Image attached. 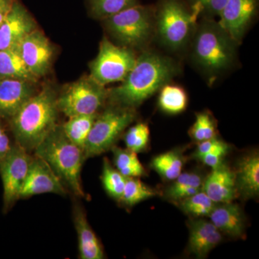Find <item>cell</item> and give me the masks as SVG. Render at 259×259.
<instances>
[{
    "label": "cell",
    "mask_w": 259,
    "mask_h": 259,
    "mask_svg": "<svg viewBox=\"0 0 259 259\" xmlns=\"http://www.w3.org/2000/svg\"><path fill=\"white\" fill-rule=\"evenodd\" d=\"M177 72L176 64L169 58L152 51L143 53L120 84L109 89L107 103L136 109Z\"/></svg>",
    "instance_id": "6da1fadb"
},
{
    "label": "cell",
    "mask_w": 259,
    "mask_h": 259,
    "mask_svg": "<svg viewBox=\"0 0 259 259\" xmlns=\"http://www.w3.org/2000/svg\"><path fill=\"white\" fill-rule=\"evenodd\" d=\"M57 90L46 83L8 120L15 143L29 153L34 151L56 125L59 114Z\"/></svg>",
    "instance_id": "7a4b0ae2"
},
{
    "label": "cell",
    "mask_w": 259,
    "mask_h": 259,
    "mask_svg": "<svg viewBox=\"0 0 259 259\" xmlns=\"http://www.w3.org/2000/svg\"><path fill=\"white\" fill-rule=\"evenodd\" d=\"M33 152L51 166L68 192L76 197H84L81 178L83 151L70 141L61 125L58 124Z\"/></svg>",
    "instance_id": "3957f363"
},
{
    "label": "cell",
    "mask_w": 259,
    "mask_h": 259,
    "mask_svg": "<svg viewBox=\"0 0 259 259\" xmlns=\"http://www.w3.org/2000/svg\"><path fill=\"white\" fill-rule=\"evenodd\" d=\"M236 44L219 23L204 20L194 37V60L207 72H221L228 69L234 61Z\"/></svg>",
    "instance_id": "277c9868"
},
{
    "label": "cell",
    "mask_w": 259,
    "mask_h": 259,
    "mask_svg": "<svg viewBox=\"0 0 259 259\" xmlns=\"http://www.w3.org/2000/svg\"><path fill=\"white\" fill-rule=\"evenodd\" d=\"M107 32L120 47L141 49L155 30V8L135 5L102 20Z\"/></svg>",
    "instance_id": "5b68a950"
},
{
    "label": "cell",
    "mask_w": 259,
    "mask_h": 259,
    "mask_svg": "<svg viewBox=\"0 0 259 259\" xmlns=\"http://www.w3.org/2000/svg\"><path fill=\"white\" fill-rule=\"evenodd\" d=\"M198 16L184 0H159L155 7V29L165 46L177 50L190 40Z\"/></svg>",
    "instance_id": "8992f818"
},
{
    "label": "cell",
    "mask_w": 259,
    "mask_h": 259,
    "mask_svg": "<svg viewBox=\"0 0 259 259\" xmlns=\"http://www.w3.org/2000/svg\"><path fill=\"white\" fill-rule=\"evenodd\" d=\"M136 116V109L108 103L99 112L89 135L83 149L85 160L111 150Z\"/></svg>",
    "instance_id": "52a82bcc"
},
{
    "label": "cell",
    "mask_w": 259,
    "mask_h": 259,
    "mask_svg": "<svg viewBox=\"0 0 259 259\" xmlns=\"http://www.w3.org/2000/svg\"><path fill=\"white\" fill-rule=\"evenodd\" d=\"M108 90L90 75L64 85L58 92L57 106L66 117L98 113L106 105Z\"/></svg>",
    "instance_id": "ba28073f"
},
{
    "label": "cell",
    "mask_w": 259,
    "mask_h": 259,
    "mask_svg": "<svg viewBox=\"0 0 259 259\" xmlns=\"http://www.w3.org/2000/svg\"><path fill=\"white\" fill-rule=\"evenodd\" d=\"M134 50L116 45L107 37L100 42L98 54L90 64V76L100 84L122 81L136 63Z\"/></svg>",
    "instance_id": "9c48e42d"
},
{
    "label": "cell",
    "mask_w": 259,
    "mask_h": 259,
    "mask_svg": "<svg viewBox=\"0 0 259 259\" xmlns=\"http://www.w3.org/2000/svg\"><path fill=\"white\" fill-rule=\"evenodd\" d=\"M32 155L14 143L0 158V176L3 185V212H8L19 199V194L32 159Z\"/></svg>",
    "instance_id": "30bf717a"
},
{
    "label": "cell",
    "mask_w": 259,
    "mask_h": 259,
    "mask_svg": "<svg viewBox=\"0 0 259 259\" xmlns=\"http://www.w3.org/2000/svg\"><path fill=\"white\" fill-rule=\"evenodd\" d=\"M18 49L29 71L37 79L50 72L56 48L41 30L37 28L30 32L20 42Z\"/></svg>",
    "instance_id": "8fae6325"
},
{
    "label": "cell",
    "mask_w": 259,
    "mask_h": 259,
    "mask_svg": "<svg viewBox=\"0 0 259 259\" xmlns=\"http://www.w3.org/2000/svg\"><path fill=\"white\" fill-rule=\"evenodd\" d=\"M46 193L66 195L68 190L47 162L33 155L19 199Z\"/></svg>",
    "instance_id": "7c38bea8"
},
{
    "label": "cell",
    "mask_w": 259,
    "mask_h": 259,
    "mask_svg": "<svg viewBox=\"0 0 259 259\" xmlns=\"http://www.w3.org/2000/svg\"><path fill=\"white\" fill-rule=\"evenodd\" d=\"M38 28L36 20L20 0H16L0 24V50L18 47L30 32Z\"/></svg>",
    "instance_id": "4fadbf2b"
},
{
    "label": "cell",
    "mask_w": 259,
    "mask_h": 259,
    "mask_svg": "<svg viewBox=\"0 0 259 259\" xmlns=\"http://www.w3.org/2000/svg\"><path fill=\"white\" fill-rule=\"evenodd\" d=\"M258 0H227L218 23L238 42L257 14Z\"/></svg>",
    "instance_id": "5bb4252c"
},
{
    "label": "cell",
    "mask_w": 259,
    "mask_h": 259,
    "mask_svg": "<svg viewBox=\"0 0 259 259\" xmlns=\"http://www.w3.org/2000/svg\"><path fill=\"white\" fill-rule=\"evenodd\" d=\"M40 88L38 82L0 78V117L9 120Z\"/></svg>",
    "instance_id": "9a60e30c"
},
{
    "label": "cell",
    "mask_w": 259,
    "mask_h": 259,
    "mask_svg": "<svg viewBox=\"0 0 259 259\" xmlns=\"http://www.w3.org/2000/svg\"><path fill=\"white\" fill-rule=\"evenodd\" d=\"M202 190L214 203L233 202L238 196L235 171L222 162L204 180Z\"/></svg>",
    "instance_id": "2e32d148"
},
{
    "label": "cell",
    "mask_w": 259,
    "mask_h": 259,
    "mask_svg": "<svg viewBox=\"0 0 259 259\" xmlns=\"http://www.w3.org/2000/svg\"><path fill=\"white\" fill-rule=\"evenodd\" d=\"M73 220L79 243V258L102 259L105 258L103 248L87 218L82 206L75 202L73 206Z\"/></svg>",
    "instance_id": "e0dca14e"
},
{
    "label": "cell",
    "mask_w": 259,
    "mask_h": 259,
    "mask_svg": "<svg viewBox=\"0 0 259 259\" xmlns=\"http://www.w3.org/2000/svg\"><path fill=\"white\" fill-rule=\"evenodd\" d=\"M221 241V232L210 221L197 220L190 223L188 248L197 258L205 257Z\"/></svg>",
    "instance_id": "ac0fdd59"
},
{
    "label": "cell",
    "mask_w": 259,
    "mask_h": 259,
    "mask_svg": "<svg viewBox=\"0 0 259 259\" xmlns=\"http://www.w3.org/2000/svg\"><path fill=\"white\" fill-rule=\"evenodd\" d=\"M209 217L221 233L234 238H239L244 233V214L241 207L233 202L216 204Z\"/></svg>",
    "instance_id": "d6986e66"
},
{
    "label": "cell",
    "mask_w": 259,
    "mask_h": 259,
    "mask_svg": "<svg viewBox=\"0 0 259 259\" xmlns=\"http://www.w3.org/2000/svg\"><path fill=\"white\" fill-rule=\"evenodd\" d=\"M236 175L238 194L243 198H253L259 193V157L254 153L241 158L237 164Z\"/></svg>",
    "instance_id": "ffe728a7"
},
{
    "label": "cell",
    "mask_w": 259,
    "mask_h": 259,
    "mask_svg": "<svg viewBox=\"0 0 259 259\" xmlns=\"http://www.w3.org/2000/svg\"><path fill=\"white\" fill-rule=\"evenodd\" d=\"M0 78L27 80L38 82L29 71L20 55L18 47L0 50Z\"/></svg>",
    "instance_id": "44dd1931"
},
{
    "label": "cell",
    "mask_w": 259,
    "mask_h": 259,
    "mask_svg": "<svg viewBox=\"0 0 259 259\" xmlns=\"http://www.w3.org/2000/svg\"><path fill=\"white\" fill-rule=\"evenodd\" d=\"M98 113L73 116L61 125L70 141L83 151Z\"/></svg>",
    "instance_id": "7402d4cb"
},
{
    "label": "cell",
    "mask_w": 259,
    "mask_h": 259,
    "mask_svg": "<svg viewBox=\"0 0 259 259\" xmlns=\"http://www.w3.org/2000/svg\"><path fill=\"white\" fill-rule=\"evenodd\" d=\"M204 181L198 174L181 173L166 191V196L172 200L181 201L202 190Z\"/></svg>",
    "instance_id": "603a6c76"
},
{
    "label": "cell",
    "mask_w": 259,
    "mask_h": 259,
    "mask_svg": "<svg viewBox=\"0 0 259 259\" xmlns=\"http://www.w3.org/2000/svg\"><path fill=\"white\" fill-rule=\"evenodd\" d=\"M88 13L92 18L103 20L135 5L139 0H85Z\"/></svg>",
    "instance_id": "cb8c5ba5"
},
{
    "label": "cell",
    "mask_w": 259,
    "mask_h": 259,
    "mask_svg": "<svg viewBox=\"0 0 259 259\" xmlns=\"http://www.w3.org/2000/svg\"><path fill=\"white\" fill-rule=\"evenodd\" d=\"M160 90L158 105L163 111L169 114H177L185 110L188 98L183 88L177 85L166 83Z\"/></svg>",
    "instance_id": "d4e9b609"
},
{
    "label": "cell",
    "mask_w": 259,
    "mask_h": 259,
    "mask_svg": "<svg viewBox=\"0 0 259 259\" xmlns=\"http://www.w3.org/2000/svg\"><path fill=\"white\" fill-rule=\"evenodd\" d=\"M113 161L115 168L127 177H139L145 175V168L138 158L137 153L125 148L113 146Z\"/></svg>",
    "instance_id": "484cf974"
},
{
    "label": "cell",
    "mask_w": 259,
    "mask_h": 259,
    "mask_svg": "<svg viewBox=\"0 0 259 259\" xmlns=\"http://www.w3.org/2000/svg\"><path fill=\"white\" fill-rule=\"evenodd\" d=\"M184 162L182 155L177 151H169L153 158L151 166L153 169L168 180H175L182 173Z\"/></svg>",
    "instance_id": "4316f807"
},
{
    "label": "cell",
    "mask_w": 259,
    "mask_h": 259,
    "mask_svg": "<svg viewBox=\"0 0 259 259\" xmlns=\"http://www.w3.org/2000/svg\"><path fill=\"white\" fill-rule=\"evenodd\" d=\"M101 180L107 193L117 201H120L125 188L126 177H124L111 163L105 158Z\"/></svg>",
    "instance_id": "83f0119b"
},
{
    "label": "cell",
    "mask_w": 259,
    "mask_h": 259,
    "mask_svg": "<svg viewBox=\"0 0 259 259\" xmlns=\"http://www.w3.org/2000/svg\"><path fill=\"white\" fill-rule=\"evenodd\" d=\"M158 192L145 185L137 177H127L125 188L120 202L127 206H133L155 197Z\"/></svg>",
    "instance_id": "f1b7e54d"
},
{
    "label": "cell",
    "mask_w": 259,
    "mask_h": 259,
    "mask_svg": "<svg viewBox=\"0 0 259 259\" xmlns=\"http://www.w3.org/2000/svg\"><path fill=\"white\" fill-rule=\"evenodd\" d=\"M182 208L187 214L194 217L209 216L216 203L209 198L203 190L181 200Z\"/></svg>",
    "instance_id": "f546056e"
},
{
    "label": "cell",
    "mask_w": 259,
    "mask_h": 259,
    "mask_svg": "<svg viewBox=\"0 0 259 259\" xmlns=\"http://www.w3.org/2000/svg\"><path fill=\"white\" fill-rule=\"evenodd\" d=\"M190 134L194 141L199 143L215 137V122L209 112H202L197 114Z\"/></svg>",
    "instance_id": "4dcf8cb0"
},
{
    "label": "cell",
    "mask_w": 259,
    "mask_h": 259,
    "mask_svg": "<svg viewBox=\"0 0 259 259\" xmlns=\"http://www.w3.org/2000/svg\"><path fill=\"white\" fill-rule=\"evenodd\" d=\"M149 136L147 124L141 122L132 126L125 135L126 148L136 153L141 152L147 147Z\"/></svg>",
    "instance_id": "1f68e13d"
},
{
    "label": "cell",
    "mask_w": 259,
    "mask_h": 259,
    "mask_svg": "<svg viewBox=\"0 0 259 259\" xmlns=\"http://www.w3.org/2000/svg\"><path fill=\"white\" fill-rule=\"evenodd\" d=\"M191 9L207 18L219 17L227 0H184Z\"/></svg>",
    "instance_id": "d6a6232c"
},
{
    "label": "cell",
    "mask_w": 259,
    "mask_h": 259,
    "mask_svg": "<svg viewBox=\"0 0 259 259\" xmlns=\"http://www.w3.org/2000/svg\"><path fill=\"white\" fill-rule=\"evenodd\" d=\"M228 149H229V146L228 144H226V146H223V147L206 153V154L199 157L198 159L203 162L204 164L207 165V166L211 167L212 168H215L218 165L222 163L223 158L228 153Z\"/></svg>",
    "instance_id": "836d02e7"
},
{
    "label": "cell",
    "mask_w": 259,
    "mask_h": 259,
    "mask_svg": "<svg viewBox=\"0 0 259 259\" xmlns=\"http://www.w3.org/2000/svg\"><path fill=\"white\" fill-rule=\"evenodd\" d=\"M226 143L224 141H221L218 139L217 138L214 137L213 139L206 140V141L199 142L198 146H197V150L194 153V156L196 158H199L206 153L211 152L214 150L218 149L226 146Z\"/></svg>",
    "instance_id": "e575fe53"
},
{
    "label": "cell",
    "mask_w": 259,
    "mask_h": 259,
    "mask_svg": "<svg viewBox=\"0 0 259 259\" xmlns=\"http://www.w3.org/2000/svg\"><path fill=\"white\" fill-rule=\"evenodd\" d=\"M13 144L7 132L4 120L0 117V158H3L8 153Z\"/></svg>",
    "instance_id": "d590c367"
},
{
    "label": "cell",
    "mask_w": 259,
    "mask_h": 259,
    "mask_svg": "<svg viewBox=\"0 0 259 259\" xmlns=\"http://www.w3.org/2000/svg\"><path fill=\"white\" fill-rule=\"evenodd\" d=\"M16 0H0V24L10 13Z\"/></svg>",
    "instance_id": "8d00e7d4"
}]
</instances>
